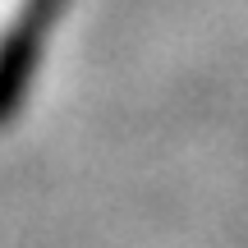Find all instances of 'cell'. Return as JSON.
Wrapping results in <instances>:
<instances>
[{
    "instance_id": "cell-1",
    "label": "cell",
    "mask_w": 248,
    "mask_h": 248,
    "mask_svg": "<svg viewBox=\"0 0 248 248\" xmlns=\"http://www.w3.org/2000/svg\"><path fill=\"white\" fill-rule=\"evenodd\" d=\"M60 9H64V0H18L14 18L0 28V115L18 106L28 78H32L42 37L51 32Z\"/></svg>"
}]
</instances>
